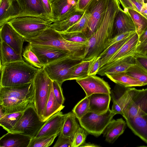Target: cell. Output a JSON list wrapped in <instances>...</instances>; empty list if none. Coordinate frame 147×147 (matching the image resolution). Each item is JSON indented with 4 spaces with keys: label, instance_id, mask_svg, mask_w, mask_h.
I'll list each match as a JSON object with an SVG mask.
<instances>
[{
    "label": "cell",
    "instance_id": "1",
    "mask_svg": "<svg viewBox=\"0 0 147 147\" xmlns=\"http://www.w3.org/2000/svg\"><path fill=\"white\" fill-rule=\"evenodd\" d=\"M120 4L119 0H109L103 20L89 38L84 60H90L100 56L104 51L106 44L113 37L114 19Z\"/></svg>",
    "mask_w": 147,
    "mask_h": 147
},
{
    "label": "cell",
    "instance_id": "2",
    "mask_svg": "<svg viewBox=\"0 0 147 147\" xmlns=\"http://www.w3.org/2000/svg\"><path fill=\"white\" fill-rule=\"evenodd\" d=\"M33 81L13 87L0 86V102L5 114L24 111L34 105Z\"/></svg>",
    "mask_w": 147,
    "mask_h": 147
},
{
    "label": "cell",
    "instance_id": "3",
    "mask_svg": "<svg viewBox=\"0 0 147 147\" xmlns=\"http://www.w3.org/2000/svg\"><path fill=\"white\" fill-rule=\"evenodd\" d=\"M29 43L51 46L65 50L71 56L84 59L86 43H80L67 41L58 32L49 27L37 37L24 38Z\"/></svg>",
    "mask_w": 147,
    "mask_h": 147
},
{
    "label": "cell",
    "instance_id": "4",
    "mask_svg": "<svg viewBox=\"0 0 147 147\" xmlns=\"http://www.w3.org/2000/svg\"><path fill=\"white\" fill-rule=\"evenodd\" d=\"M40 69L24 61L6 63L0 66V86L13 87L32 82Z\"/></svg>",
    "mask_w": 147,
    "mask_h": 147
},
{
    "label": "cell",
    "instance_id": "5",
    "mask_svg": "<svg viewBox=\"0 0 147 147\" xmlns=\"http://www.w3.org/2000/svg\"><path fill=\"white\" fill-rule=\"evenodd\" d=\"M8 22L24 38L37 37L53 23L51 20L32 16L18 17Z\"/></svg>",
    "mask_w": 147,
    "mask_h": 147
},
{
    "label": "cell",
    "instance_id": "6",
    "mask_svg": "<svg viewBox=\"0 0 147 147\" xmlns=\"http://www.w3.org/2000/svg\"><path fill=\"white\" fill-rule=\"evenodd\" d=\"M83 60L68 55L45 65L43 68L52 81L61 86L64 82L70 80L74 70Z\"/></svg>",
    "mask_w": 147,
    "mask_h": 147
},
{
    "label": "cell",
    "instance_id": "7",
    "mask_svg": "<svg viewBox=\"0 0 147 147\" xmlns=\"http://www.w3.org/2000/svg\"><path fill=\"white\" fill-rule=\"evenodd\" d=\"M52 81L43 67L40 68L38 71L33 80L34 107L42 121L46 105L50 94Z\"/></svg>",
    "mask_w": 147,
    "mask_h": 147
},
{
    "label": "cell",
    "instance_id": "8",
    "mask_svg": "<svg viewBox=\"0 0 147 147\" xmlns=\"http://www.w3.org/2000/svg\"><path fill=\"white\" fill-rule=\"evenodd\" d=\"M46 121L42 120L34 106H30L24 111L20 119L11 132L18 133L34 137Z\"/></svg>",
    "mask_w": 147,
    "mask_h": 147
},
{
    "label": "cell",
    "instance_id": "9",
    "mask_svg": "<svg viewBox=\"0 0 147 147\" xmlns=\"http://www.w3.org/2000/svg\"><path fill=\"white\" fill-rule=\"evenodd\" d=\"M115 115L109 108L106 113L101 114L89 112L78 120L81 126L88 134L98 137L103 133Z\"/></svg>",
    "mask_w": 147,
    "mask_h": 147
},
{
    "label": "cell",
    "instance_id": "10",
    "mask_svg": "<svg viewBox=\"0 0 147 147\" xmlns=\"http://www.w3.org/2000/svg\"><path fill=\"white\" fill-rule=\"evenodd\" d=\"M109 0H91L84 10L90 15L86 35L89 38L98 28L104 18Z\"/></svg>",
    "mask_w": 147,
    "mask_h": 147
},
{
    "label": "cell",
    "instance_id": "11",
    "mask_svg": "<svg viewBox=\"0 0 147 147\" xmlns=\"http://www.w3.org/2000/svg\"><path fill=\"white\" fill-rule=\"evenodd\" d=\"M121 115L125 119L147 115V88L136 89L131 98L123 107Z\"/></svg>",
    "mask_w": 147,
    "mask_h": 147
},
{
    "label": "cell",
    "instance_id": "12",
    "mask_svg": "<svg viewBox=\"0 0 147 147\" xmlns=\"http://www.w3.org/2000/svg\"><path fill=\"white\" fill-rule=\"evenodd\" d=\"M136 89L116 84L110 93L113 103L111 111L113 114L121 115L123 107L131 98Z\"/></svg>",
    "mask_w": 147,
    "mask_h": 147
},
{
    "label": "cell",
    "instance_id": "13",
    "mask_svg": "<svg viewBox=\"0 0 147 147\" xmlns=\"http://www.w3.org/2000/svg\"><path fill=\"white\" fill-rule=\"evenodd\" d=\"M29 44L31 50L44 66L66 56L70 55L67 51L55 47Z\"/></svg>",
    "mask_w": 147,
    "mask_h": 147
},
{
    "label": "cell",
    "instance_id": "14",
    "mask_svg": "<svg viewBox=\"0 0 147 147\" xmlns=\"http://www.w3.org/2000/svg\"><path fill=\"white\" fill-rule=\"evenodd\" d=\"M76 82L83 89L87 96L95 93L110 94L111 88L108 82L96 75L88 76L76 80Z\"/></svg>",
    "mask_w": 147,
    "mask_h": 147
},
{
    "label": "cell",
    "instance_id": "15",
    "mask_svg": "<svg viewBox=\"0 0 147 147\" xmlns=\"http://www.w3.org/2000/svg\"><path fill=\"white\" fill-rule=\"evenodd\" d=\"M78 0H55L51 2L53 22L63 21L78 9Z\"/></svg>",
    "mask_w": 147,
    "mask_h": 147
},
{
    "label": "cell",
    "instance_id": "16",
    "mask_svg": "<svg viewBox=\"0 0 147 147\" xmlns=\"http://www.w3.org/2000/svg\"><path fill=\"white\" fill-rule=\"evenodd\" d=\"M0 40L4 41L18 55L22 56L24 37L8 22L0 26Z\"/></svg>",
    "mask_w": 147,
    "mask_h": 147
},
{
    "label": "cell",
    "instance_id": "17",
    "mask_svg": "<svg viewBox=\"0 0 147 147\" xmlns=\"http://www.w3.org/2000/svg\"><path fill=\"white\" fill-rule=\"evenodd\" d=\"M16 0L20 10V13L17 17L35 16L53 21L48 16L41 0Z\"/></svg>",
    "mask_w": 147,
    "mask_h": 147
},
{
    "label": "cell",
    "instance_id": "18",
    "mask_svg": "<svg viewBox=\"0 0 147 147\" xmlns=\"http://www.w3.org/2000/svg\"><path fill=\"white\" fill-rule=\"evenodd\" d=\"M135 53L105 64L99 69L97 74L106 76L125 71L135 63Z\"/></svg>",
    "mask_w": 147,
    "mask_h": 147
},
{
    "label": "cell",
    "instance_id": "19",
    "mask_svg": "<svg viewBox=\"0 0 147 147\" xmlns=\"http://www.w3.org/2000/svg\"><path fill=\"white\" fill-rule=\"evenodd\" d=\"M131 31H136L134 22L128 11L120 7L114 19L112 37L126 32Z\"/></svg>",
    "mask_w": 147,
    "mask_h": 147
},
{
    "label": "cell",
    "instance_id": "20",
    "mask_svg": "<svg viewBox=\"0 0 147 147\" xmlns=\"http://www.w3.org/2000/svg\"><path fill=\"white\" fill-rule=\"evenodd\" d=\"M65 117L61 111L55 113L47 120L36 136L39 138L59 134L61 130Z\"/></svg>",
    "mask_w": 147,
    "mask_h": 147
},
{
    "label": "cell",
    "instance_id": "21",
    "mask_svg": "<svg viewBox=\"0 0 147 147\" xmlns=\"http://www.w3.org/2000/svg\"><path fill=\"white\" fill-rule=\"evenodd\" d=\"M32 138L17 133L9 132L0 139L1 147H28Z\"/></svg>",
    "mask_w": 147,
    "mask_h": 147
},
{
    "label": "cell",
    "instance_id": "22",
    "mask_svg": "<svg viewBox=\"0 0 147 147\" xmlns=\"http://www.w3.org/2000/svg\"><path fill=\"white\" fill-rule=\"evenodd\" d=\"M89 112L97 114L106 113L109 108L111 96L109 94L95 93L88 96Z\"/></svg>",
    "mask_w": 147,
    "mask_h": 147
},
{
    "label": "cell",
    "instance_id": "23",
    "mask_svg": "<svg viewBox=\"0 0 147 147\" xmlns=\"http://www.w3.org/2000/svg\"><path fill=\"white\" fill-rule=\"evenodd\" d=\"M125 120L133 133L147 144V115L129 117Z\"/></svg>",
    "mask_w": 147,
    "mask_h": 147
},
{
    "label": "cell",
    "instance_id": "24",
    "mask_svg": "<svg viewBox=\"0 0 147 147\" xmlns=\"http://www.w3.org/2000/svg\"><path fill=\"white\" fill-rule=\"evenodd\" d=\"M127 125L126 121L122 118L112 119L102 133L105 140L110 143L114 142L123 133Z\"/></svg>",
    "mask_w": 147,
    "mask_h": 147
},
{
    "label": "cell",
    "instance_id": "25",
    "mask_svg": "<svg viewBox=\"0 0 147 147\" xmlns=\"http://www.w3.org/2000/svg\"><path fill=\"white\" fill-rule=\"evenodd\" d=\"M20 13L16 0H0V26L17 17Z\"/></svg>",
    "mask_w": 147,
    "mask_h": 147
},
{
    "label": "cell",
    "instance_id": "26",
    "mask_svg": "<svg viewBox=\"0 0 147 147\" xmlns=\"http://www.w3.org/2000/svg\"><path fill=\"white\" fill-rule=\"evenodd\" d=\"M138 38L139 36L136 32L105 64L135 53Z\"/></svg>",
    "mask_w": 147,
    "mask_h": 147
},
{
    "label": "cell",
    "instance_id": "27",
    "mask_svg": "<svg viewBox=\"0 0 147 147\" xmlns=\"http://www.w3.org/2000/svg\"><path fill=\"white\" fill-rule=\"evenodd\" d=\"M106 76L116 84L126 87L144 86L142 82L127 74L125 71Z\"/></svg>",
    "mask_w": 147,
    "mask_h": 147
},
{
    "label": "cell",
    "instance_id": "28",
    "mask_svg": "<svg viewBox=\"0 0 147 147\" xmlns=\"http://www.w3.org/2000/svg\"><path fill=\"white\" fill-rule=\"evenodd\" d=\"M21 61H24L22 56L5 42L0 40V66L7 63Z\"/></svg>",
    "mask_w": 147,
    "mask_h": 147
},
{
    "label": "cell",
    "instance_id": "29",
    "mask_svg": "<svg viewBox=\"0 0 147 147\" xmlns=\"http://www.w3.org/2000/svg\"><path fill=\"white\" fill-rule=\"evenodd\" d=\"M84 13V11L78 10L66 19L61 21L53 23L49 27L58 32H64L79 21Z\"/></svg>",
    "mask_w": 147,
    "mask_h": 147
},
{
    "label": "cell",
    "instance_id": "30",
    "mask_svg": "<svg viewBox=\"0 0 147 147\" xmlns=\"http://www.w3.org/2000/svg\"><path fill=\"white\" fill-rule=\"evenodd\" d=\"M76 117L72 112L65 114V117L61 131L63 135L72 138L77 131L80 127L76 120Z\"/></svg>",
    "mask_w": 147,
    "mask_h": 147
},
{
    "label": "cell",
    "instance_id": "31",
    "mask_svg": "<svg viewBox=\"0 0 147 147\" xmlns=\"http://www.w3.org/2000/svg\"><path fill=\"white\" fill-rule=\"evenodd\" d=\"M64 107L63 105L59 104L56 99L54 93L52 83L50 94L44 114L43 121H46L52 115L61 111Z\"/></svg>",
    "mask_w": 147,
    "mask_h": 147
},
{
    "label": "cell",
    "instance_id": "32",
    "mask_svg": "<svg viewBox=\"0 0 147 147\" xmlns=\"http://www.w3.org/2000/svg\"><path fill=\"white\" fill-rule=\"evenodd\" d=\"M24 111L5 114L0 119V126L8 132H11L22 115Z\"/></svg>",
    "mask_w": 147,
    "mask_h": 147
},
{
    "label": "cell",
    "instance_id": "33",
    "mask_svg": "<svg viewBox=\"0 0 147 147\" xmlns=\"http://www.w3.org/2000/svg\"><path fill=\"white\" fill-rule=\"evenodd\" d=\"M125 72L127 74L142 82L144 86L147 85V70L136 59L134 64Z\"/></svg>",
    "mask_w": 147,
    "mask_h": 147
},
{
    "label": "cell",
    "instance_id": "34",
    "mask_svg": "<svg viewBox=\"0 0 147 147\" xmlns=\"http://www.w3.org/2000/svg\"><path fill=\"white\" fill-rule=\"evenodd\" d=\"M127 11L135 24L136 32L139 37L147 27V18L142 14L133 9H124Z\"/></svg>",
    "mask_w": 147,
    "mask_h": 147
},
{
    "label": "cell",
    "instance_id": "35",
    "mask_svg": "<svg viewBox=\"0 0 147 147\" xmlns=\"http://www.w3.org/2000/svg\"><path fill=\"white\" fill-rule=\"evenodd\" d=\"M90 17L89 14L84 11V14L81 19L64 32H82L85 33L86 34L88 27V22Z\"/></svg>",
    "mask_w": 147,
    "mask_h": 147
},
{
    "label": "cell",
    "instance_id": "36",
    "mask_svg": "<svg viewBox=\"0 0 147 147\" xmlns=\"http://www.w3.org/2000/svg\"><path fill=\"white\" fill-rule=\"evenodd\" d=\"M89 111V98L86 96L77 103L72 110V112L78 119L85 115Z\"/></svg>",
    "mask_w": 147,
    "mask_h": 147
},
{
    "label": "cell",
    "instance_id": "37",
    "mask_svg": "<svg viewBox=\"0 0 147 147\" xmlns=\"http://www.w3.org/2000/svg\"><path fill=\"white\" fill-rule=\"evenodd\" d=\"M58 134L42 137L32 138L28 147H48L50 146Z\"/></svg>",
    "mask_w": 147,
    "mask_h": 147
},
{
    "label": "cell",
    "instance_id": "38",
    "mask_svg": "<svg viewBox=\"0 0 147 147\" xmlns=\"http://www.w3.org/2000/svg\"><path fill=\"white\" fill-rule=\"evenodd\" d=\"M90 62V60H83L74 70L70 80H76L88 76V70Z\"/></svg>",
    "mask_w": 147,
    "mask_h": 147
},
{
    "label": "cell",
    "instance_id": "39",
    "mask_svg": "<svg viewBox=\"0 0 147 147\" xmlns=\"http://www.w3.org/2000/svg\"><path fill=\"white\" fill-rule=\"evenodd\" d=\"M23 56L26 62L35 67L41 68L44 66L31 50L29 44L25 49L23 53Z\"/></svg>",
    "mask_w": 147,
    "mask_h": 147
},
{
    "label": "cell",
    "instance_id": "40",
    "mask_svg": "<svg viewBox=\"0 0 147 147\" xmlns=\"http://www.w3.org/2000/svg\"><path fill=\"white\" fill-rule=\"evenodd\" d=\"M134 33L131 34L130 36H129L127 38L117 42L116 43L112 45L108 49L104 54L102 55L101 56H100L101 57V60L102 61L100 67L104 65L107 63L108 61L129 38Z\"/></svg>",
    "mask_w": 147,
    "mask_h": 147
},
{
    "label": "cell",
    "instance_id": "41",
    "mask_svg": "<svg viewBox=\"0 0 147 147\" xmlns=\"http://www.w3.org/2000/svg\"><path fill=\"white\" fill-rule=\"evenodd\" d=\"M63 38L69 41L80 43H88L89 38L85 33L79 32H59Z\"/></svg>",
    "mask_w": 147,
    "mask_h": 147
},
{
    "label": "cell",
    "instance_id": "42",
    "mask_svg": "<svg viewBox=\"0 0 147 147\" xmlns=\"http://www.w3.org/2000/svg\"><path fill=\"white\" fill-rule=\"evenodd\" d=\"M119 1L124 9H133L141 14V12L142 7L144 3L143 0H119Z\"/></svg>",
    "mask_w": 147,
    "mask_h": 147
},
{
    "label": "cell",
    "instance_id": "43",
    "mask_svg": "<svg viewBox=\"0 0 147 147\" xmlns=\"http://www.w3.org/2000/svg\"><path fill=\"white\" fill-rule=\"evenodd\" d=\"M88 133L82 127H80L75 134L72 140V147H80L85 142Z\"/></svg>",
    "mask_w": 147,
    "mask_h": 147
},
{
    "label": "cell",
    "instance_id": "44",
    "mask_svg": "<svg viewBox=\"0 0 147 147\" xmlns=\"http://www.w3.org/2000/svg\"><path fill=\"white\" fill-rule=\"evenodd\" d=\"M136 32L131 31L126 32L115 36L112 38L106 44L105 50L99 56L104 54L112 45L121 40H122L130 36L131 34Z\"/></svg>",
    "mask_w": 147,
    "mask_h": 147
},
{
    "label": "cell",
    "instance_id": "45",
    "mask_svg": "<svg viewBox=\"0 0 147 147\" xmlns=\"http://www.w3.org/2000/svg\"><path fill=\"white\" fill-rule=\"evenodd\" d=\"M102 63L100 56L95 57L90 60L88 70V75H96Z\"/></svg>",
    "mask_w": 147,
    "mask_h": 147
},
{
    "label": "cell",
    "instance_id": "46",
    "mask_svg": "<svg viewBox=\"0 0 147 147\" xmlns=\"http://www.w3.org/2000/svg\"><path fill=\"white\" fill-rule=\"evenodd\" d=\"M53 86L54 93L58 103L61 105H63L65 98L63 94L61 86L58 82L53 81Z\"/></svg>",
    "mask_w": 147,
    "mask_h": 147
},
{
    "label": "cell",
    "instance_id": "47",
    "mask_svg": "<svg viewBox=\"0 0 147 147\" xmlns=\"http://www.w3.org/2000/svg\"><path fill=\"white\" fill-rule=\"evenodd\" d=\"M53 147H72V139L64 136L60 131L58 139Z\"/></svg>",
    "mask_w": 147,
    "mask_h": 147
},
{
    "label": "cell",
    "instance_id": "48",
    "mask_svg": "<svg viewBox=\"0 0 147 147\" xmlns=\"http://www.w3.org/2000/svg\"><path fill=\"white\" fill-rule=\"evenodd\" d=\"M134 57L138 62L147 70V55L135 53Z\"/></svg>",
    "mask_w": 147,
    "mask_h": 147
},
{
    "label": "cell",
    "instance_id": "49",
    "mask_svg": "<svg viewBox=\"0 0 147 147\" xmlns=\"http://www.w3.org/2000/svg\"><path fill=\"white\" fill-rule=\"evenodd\" d=\"M147 51V39L136 47V53L146 55Z\"/></svg>",
    "mask_w": 147,
    "mask_h": 147
},
{
    "label": "cell",
    "instance_id": "50",
    "mask_svg": "<svg viewBox=\"0 0 147 147\" xmlns=\"http://www.w3.org/2000/svg\"><path fill=\"white\" fill-rule=\"evenodd\" d=\"M41 1L48 16L53 21L52 18L51 3L49 0H41Z\"/></svg>",
    "mask_w": 147,
    "mask_h": 147
},
{
    "label": "cell",
    "instance_id": "51",
    "mask_svg": "<svg viewBox=\"0 0 147 147\" xmlns=\"http://www.w3.org/2000/svg\"><path fill=\"white\" fill-rule=\"evenodd\" d=\"M91 0H78L77 9L78 10L84 11L87 5Z\"/></svg>",
    "mask_w": 147,
    "mask_h": 147
},
{
    "label": "cell",
    "instance_id": "52",
    "mask_svg": "<svg viewBox=\"0 0 147 147\" xmlns=\"http://www.w3.org/2000/svg\"><path fill=\"white\" fill-rule=\"evenodd\" d=\"M147 39V27L139 37L137 46Z\"/></svg>",
    "mask_w": 147,
    "mask_h": 147
},
{
    "label": "cell",
    "instance_id": "53",
    "mask_svg": "<svg viewBox=\"0 0 147 147\" xmlns=\"http://www.w3.org/2000/svg\"><path fill=\"white\" fill-rule=\"evenodd\" d=\"M99 146L94 144L90 143H87L85 142L81 145L80 147H98Z\"/></svg>",
    "mask_w": 147,
    "mask_h": 147
},
{
    "label": "cell",
    "instance_id": "54",
    "mask_svg": "<svg viewBox=\"0 0 147 147\" xmlns=\"http://www.w3.org/2000/svg\"><path fill=\"white\" fill-rule=\"evenodd\" d=\"M5 115V112L3 109L2 107L0 105V119L1 118Z\"/></svg>",
    "mask_w": 147,
    "mask_h": 147
},
{
    "label": "cell",
    "instance_id": "55",
    "mask_svg": "<svg viewBox=\"0 0 147 147\" xmlns=\"http://www.w3.org/2000/svg\"><path fill=\"white\" fill-rule=\"evenodd\" d=\"M142 8H147V3H144L143 4L142 7Z\"/></svg>",
    "mask_w": 147,
    "mask_h": 147
},
{
    "label": "cell",
    "instance_id": "56",
    "mask_svg": "<svg viewBox=\"0 0 147 147\" xmlns=\"http://www.w3.org/2000/svg\"><path fill=\"white\" fill-rule=\"evenodd\" d=\"M143 1L144 3H147V0H143Z\"/></svg>",
    "mask_w": 147,
    "mask_h": 147
},
{
    "label": "cell",
    "instance_id": "57",
    "mask_svg": "<svg viewBox=\"0 0 147 147\" xmlns=\"http://www.w3.org/2000/svg\"><path fill=\"white\" fill-rule=\"evenodd\" d=\"M54 0H49L50 1V2L51 3V2H52V1H54Z\"/></svg>",
    "mask_w": 147,
    "mask_h": 147
},
{
    "label": "cell",
    "instance_id": "58",
    "mask_svg": "<svg viewBox=\"0 0 147 147\" xmlns=\"http://www.w3.org/2000/svg\"><path fill=\"white\" fill-rule=\"evenodd\" d=\"M146 55H147V52H146Z\"/></svg>",
    "mask_w": 147,
    "mask_h": 147
}]
</instances>
